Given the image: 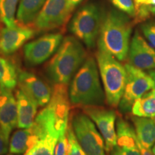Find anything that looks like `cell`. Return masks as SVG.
Wrapping results in <instances>:
<instances>
[{
	"instance_id": "4fadbf2b",
	"label": "cell",
	"mask_w": 155,
	"mask_h": 155,
	"mask_svg": "<svg viewBox=\"0 0 155 155\" xmlns=\"http://www.w3.org/2000/svg\"><path fill=\"white\" fill-rule=\"evenodd\" d=\"M36 33L32 27L17 25L13 28L0 29V55H10L17 52L23 45L33 38Z\"/></svg>"
},
{
	"instance_id": "2e32d148",
	"label": "cell",
	"mask_w": 155,
	"mask_h": 155,
	"mask_svg": "<svg viewBox=\"0 0 155 155\" xmlns=\"http://www.w3.org/2000/svg\"><path fill=\"white\" fill-rule=\"evenodd\" d=\"M17 127V101L11 90L0 87V127L6 138Z\"/></svg>"
},
{
	"instance_id": "7402d4cb",
	"label": "cell",
	"mask_w": 155,
	"mask_h": 155,
	"mask_svg": "<svg viewBox=\"0 0 155 155\" xmlns=\"http://www.w3.org/2000/svg\"><path fill=\"white\" fill-rule=\"evenodd\" d=\"M131 113L139 117L155 118V97L147 92L135 101L131 108Z\"/></svg>"
},
{
	"instance_id": "9c48e42d",
	"label": "cell",
	"mask_w": 155,
	"mask_h": 155,
	"mask_svg": "<svg viewBox=\"0 0 155 155\" xmlns=\"http://www.w3.org/2000/svg\"><path fill=\"white\" fill-rule=\"evenodd\" d=\"M63 40L61 32L44 35L27 43L24 47L25 61L30 66H35L48 61L57 51Z\"/></svg>"
},
{
	"instance_id": "d6986e66",
	"label": "cell",
	"mask_w": 155,
	"mask_h": 155,
	"mask_svg": "<svg viewBox=\"0 0 155 155\" xmlns=\"http://www.w3.org/2000/svg\"><path fill=\"white\" fill-rule=\"evenodd\" d=\"M137 138L147 149H151L155 144V118L131 117Z\"/></svg>"
},
{
	"instance_id": "d4e9b609",
	"label": "cell",
	"mask_w": 155,
	"mask_h": 155,
	"mask_svg": "<svg viewBox=\"0 0 155 155\" xmlns=\"http://www.w3.org/2000/svg\"><path fill=\"white\" fill-rule=\"evenodd\" d=\"M114 7L129 17H135L136 7L134 0H110Z\"/></svg>"
},
{
	"instance_id": "1f68e13d",
	"label": "cell",
	"mask_w": 155,
	"mask_h": 155,
	"mask_svg": "<svg viewBox=\"0 0 155 155\" xmlns=\"http://www.w3.org/2000/svg\"><path fill=\"white\" fill-rule=\"evenodd\" d=\"M137 144H138L139 149V150H140L141 155H154L152 153V150H150V149L145 148V147L143 146V145L141 144L140 142H139L138 140V138H137Z\"/></svg>"
},
{
	"instance_id": "f546056e",
	"label": "cell",
	"mask_w": 155,
	"mask_h": 155,
	"mask_svg": "<svg viewBox=\"0 0 155 155\" xmlns=\"http://www.w3.org/2000/svg\"><path fill=\"white\" fill-rule=\"evenodd\" d=\"M9 147V140L6 138L0 127V155L7 154Z\"/></svg>"
},
{
	"instance_id": "f1b7e54d",
	"label": "cell",
	"mask_w": 155,
	"mask_h": 155,
	"mask_svg": "<svg viewBox=\"0 0 155 155\" xmlns=\"http://www.w3.org/2000/svg\"><path fill=\"white\" fill-rule=\"evenodd\" d=\"M141 30L147 41L155 49V22H146L141 26Z\"/></svg>"
},
{
	"instance_id": "7a4b0ae2",
	"label": "cell",
	"mask_w": 155,
	"mask_h": 155,
	"mask_svg": "<svg viewBox=\"0 0 155 155\" xmlns=\"http://www.w3.org/2000/svg\"><path fill=\"white\" fill-rule=\"evenodd\" d=\"M71 101L67 85L55 84L50 101L38 114L34 121L40 139L50 134L59 137L69 124Z\"/></svg>"
},
{
	"instance_id": "ffe728a7",
	"label": "cell",
	"mask_w": 155,
	"mask_h": 155,
	"mask_svg": "<svg viewBox=\"0 0 155 155\" xmlns=\"http://www.w3.org/2000/svg\"><path fill=\"white\" fill-rule=\"evenodd\" d=\"M47 0H19L17 12V25L32 27ZM33 28V27H32Z\"/></svg>"
},
{
	"instance_id": "4dcf8cb0",
	"label": "cell",
	"mask_w": 155,
	"mask_h": 155,
	"mask_svg": "<svg viewBox=\"0 0 155 155\" xmlns=\"http://www.w3.org/2000/svg\"><path fill=\"white\" fill-rule=\"evenodd\" d=\"M135 7L140 5H155V0H134Z\"/></svg>"
},
{
	"instance_id": "83f0119b",
	"label": "cell",
	"mask_w": 155,
	"mask_h": 155,
	"mask_svg": "<svg viewBox=\"0 0 155 155\" xmlns=\"http://www.w3.org/2000/svg\"><path fill=\"white\" fill-rule=\"evenodd\" d=\"M68 130V129H67ZM70 144L67 131L58 138L55 147L54 155H68Z\"/></svg>"
},
{
	"instance_id": "e0dca14e",
	"label": "cell",
	"mask_w": 155,
	"mask_h": 155,
	"mask_svg": "<svg viewBox=\"0 0 155 155\" xmlns=\"http://www.w3.org/2000/svg\"><path fill=\"white\" fill-rule=\"evenodd\" d=\"M17 108V127L26 129L32 127L36 118L38 104L21 89L16 91Z\"/></svg>"
},
{
	"instance_id": "4316f807",
	"label": "cell",
	"mask_w": 155,
	"mask_h": 155,
	"mask_svg": "<svg viewBox=\"0 0 155 155\" xmlns=\"http://www.w3.org/2000/svg\"><path fill=\"white\" fill-rule=\"evenodd\" d=\"M150 15H155V5H140L136 7L135 22L146 20Z\"/></svg>"
},
{
	"instance_id": "5bb4252c",
	"label": "cell",
	"mask_w": 155,
	"mask_h": 155,
	"mask_svg": "<svg viewBox=\"0 0 155 155\" xmlns=\"http://www.w3.org/2000/svg\"><path fill=\"white\" fill-rule=\"evenodd\" d=\"M19 89L26 94L38 106H45L50 101L52 91L48 83L34 73L22 71L18 74Z\"/></svg>"
},
{
	"instance_id": "e575fe53",
	"label": "cell",
	"mask_w": 155,
	"mask_h": 155,
	"mask_svg": "<svg viewBox=\"0 0 155 155\" xmlns=\"http://www.w3.org/2000/svg\"><path fill=\"white\" fill-rule=\"evenodd\" d=\"M149 93H150V94H152V96H154L155 97V88H153L152 90H151L150 91H149Z\"/></svg>"
},
{
	"instance_id": "836d02e7",
	"label": "cell",
	"mask_w": 155,
	"mask_h": 155,
	"mask_svg": "<svg viewBox=\"0 0 155 155\" xmlns=\"http://www.w3.org/2000/svg\"><path fill=\"white\" fill-rule=\"evenodd\" d=\"M148 74L152 77V78L154 81V84H155V69H152V70H150L148 71Z\"/></svg>"
},
{
	"instance_id": "d590c367",
	"label": "cell",
	"mask_w": 155,
	"mask_h": 155,
	"mask_svg": "<svg viewBox=\"0 0 155 155\" xmlns=\"http://www.w3.org/2000/svg\"><path fill=\"white\" fill-rule=\"evenodd\" d=\"M152 152L153 154H154L155 155V144H154V146L152 147Z\"/></svg>"
},
{
	"instance_id": "d6a6232c",
	"label": "cell",
	"mask_w": 155,
	"mask_h": 155,
	"mask_svg": "<svg viewBox=\"0 0 155 155\" xmlns=\"http://www.w3.org/2000/svg\"><path fill=\"white\" fill-rule=\"evenodd\" d=\"M83 0H68V7L69 9L71 11V12L72 13V12L82 2Z\"/></svg>"
},
{
	"instance_id": "8d00e7d4",
	"label": "cell",
	"mask_w": 155,
	"mask_h": 155,
	"mask_svg": "<svg viewBox=\"0 0 155 155\" xmlns=\"http://www.w3.org/2000/svg\"><path fill=\"white\" fill-rule=\"evenodd\" d=\"M4 155H5V154H4ZM6 155H18V154H11V153H10L9 154H6Z\"/></svg>"
},
{
	"instance_id": "52a82bcc",
	"label": "cell",
	"mask_w": 155,
	"mask_h": 155,
	"mask_svg": "<svg viewBox=\"0 0 155 155\" xmlns=\"http://www.w3.org/2000/svg\"><path fill=\"white\" fill-rule=\"evenodd\" d=\"M70 123L79 144L87 155H106L105 141L94 122L86 114L71 116Z\"/></svg>"
},
{
	"instance_id": "74e56055",
	"label": "cell",
	"mask_w": 155,
	"mask_h": 155,
	"mask_svg": "<svg viewBox=\"0 0 155 155\" xmlns=\"http://www.w3.org/2000/svg\"><path fill=\"white\" fill-rule=\"evenodd\" d=\"M24 155H26V154H24Z\"/></svg>"
},
{
	"instance_id": "cb8c5ba5",
	"label": "cell",
	"mask_w": 155,
	"mask_h": 155,
	"mask_svg": "<svg viewBox=\"0 0 155 155\" xmlns=\"http://www.w3.org/2000/svg\"><path fill=\"white\" fill-rule=\"evenodd\" d=\"M59 137L47 134L39 139L26 155H54L55 147Z\"/></svg>"
},
{
	"instance_id": "3957f363",
	"label": "cell",
	"mask_w": 155,
	"mask_h": 155,
	"mask_svg": "<svg viewBox=\"0 0 155 155\" xmlns=\"http://www.w3.org/2000/svg\"><path fill=\"white\" fill-rule=\"evenodd\" d=\"M98 71L94 58H87L73 76L70 86L68 94L72 105L82 107L104 105L106 96Z\"/></svg>"
},
{
	"instance_id": "30bf717a",
	"label": "cell",
	"mask_w": 155,
	"mask_h": 155,
	"mask_svg": "<svg viewBox=\"0 0 155 155\" xmlns=\"http://www.w3.org/2000/svg\"><path fill=\"white\" fill-rule=\"evenodd\" d=\"M71 15L68 0H47L35 21L33 28L40 32L61 28Z\"/></svg>"
},
{
	"instance_id": "ac0fdd59",
	"label": "cell",
	"mask_w": 155,
	"mask_h": 155,
	"mask_svg": "<svg viewBox=\"0 0 155 155\" xmlns=\"http://www.w3.org/2000/svg\"><path fill=\"white\" fill-rule=\"evenodd\" d=\"M40 139L34 125L26 129H20L13 134L9 141V150L11 154H26Z\"/></svg>"
},
{
	"instance_id": "603a6c76",
	"label": "cell",
	"mask_w": 155,
	"mask_h": 155,
	"mask_svg": "<svg viewBox=\"0 0 155 155\" xmlns=\"http://www.w3.org/2000/svg\"><path fill=\"white\" fill-rule=\"evenodd\" d=\"M19 0H0V20L7 28L17 26L15 13Z\"/></svg>"
},
{
	"instance_id": "8fae6325",
	"label": "cell",
	"mask_w": 155,
	"mask_h": 155,
	"mask_svg": "<svg viewBox=\"0 0 155 155\" xmlns=\"http://www.w3.org/2000/svg\"><path fill=\"white\" fill-rule=\"evenodd\" d=\"M83 112L94 122L105 141L106 151L110 152L116 145L117 136L115 127L116 113L102 106H83Z\"/></svg>"
},
{
	"instance_id": "ba28073f",
	"label": "cell",
	"mask_w": 155,
	"mask_h": 155,
	"mask_svg": "<svg viewBox=\"0 0 155 155\" xmlns=\"http://www.w3.org/2000/svg\"><path fill=\"white\" fill-rule=\"evenodd\" d=\"M125 68L127 73V82L119 104V108L122 113L131 111L135 101L155 88L154 81L148 73L129 63L126 64Z\"/></svg>"
},
{
	"instance_id": "6da1fadb",
	"label": "cell",
	"mask_w": 155,
	"mask_h": 155,
	"mask_svg": "<svg viewBox=\"0 0 155 155\" xmlns=\"http://www.w3.org/2000/svg\"><path fill=\"white\" fill-rule=\"evenodd\" d=\"M132 23L125 13L111 9L104 13L97 45L98 50L111 54L119 61L127 58Z\"/></svg>"
},
{
	"instance_id": "9a60e30c",
	"label": "cell",
	"mask_w": 155,
	"mask_h": 155,
	"mask_svg": "<svg viewBox=\"0 0 155 155\" xmlns=\"http://www.w3.org/2000/svg\"><path fill=\"white\" fill-rule=\"evenodd\" d=\"M116 145L111 151V155H141L137 144L135 129L123 119L116 121Z\"/></svg>"
},
{
	"instance_id": "44dd1931",
	"label": "cell",
	"mask_w": 155,
	"mask_h": 155,
	"mask_svg": "<svg viewBox=\"0 0 155 155\" xmlns=\"http://www.w3.org/2000/svg\"><path fill=\"white\" fill-rule=\"evenodd\" d=\"M18 74L15 64L0 56V87L13 90L18 83Z\"/></svg>"
},
{
	"instance_id": "484cf974",
	"label": "cell",
	"mask_w": 155,
	"mask_h": 155,
	"mask_svg": "<svg viewBox=\"0 0 155 155\" xmlns=\"http://www.w3.org/2000/svg\"><path fill=\"white\" fill-rule=\"evenodd\" d=\"M67 133L70 144L68 155H87L85 151L81 147L80 144H79L78 141L71 123H69L68 124Z\"/></svg>"
},
{
	"instance_id": "5b68a950",
	"label": "cell",
	"mask_w": 155,
	"mask_h": 155,
	"mask_svg": "<svg viewBox=\"0 0 155 155\" xmlns=\"http://www.w3.org/2000/svg\"><path fill=\"white\" fill-rule=\"evenodd\" d=\"M96 61L106 102L111 107H118L127 82L125 65L111 54L101 50L96 53Z\"/></svg>"
},
{
	"instance_id": "7c38bea8",
	"label": "cell",
	"mask_w": 155,
	"mask_h": 155,
	"mask_svg": "<svg viewBox=\"0 0 155 155\" xmlns=\"http://www.w3.org/2000/svg\"><path fill=\"white\" fill-rule=\"evenodd\" d=\"M129 64L141 70L155 69V49L136 30L128 53Z\"/></svg>"
},
{
	"instance_id": "8992f818",
	"label": "cell",
	"mask_w": 155,
	"mask_h": 155,
	"mask_svg": "<svg viewBox=\"0 0 155 155\" xmlns=\"http://www.w3.org/2000/svg\"><path fill=\"white\" fill-rule=\"evenodd\" d=\"M104 12L97 4L91 2L83 6L73 15L69 25V30L74 37L94 48L98 40Z\"/></svg>"
},
{
	"instance_id": "277c9868",
	"label": "cell",
	"mask_w": 155,
	"mask_h": 155,
	"mask_svg": "<svg viewBox=\"0 0 155 155\" xmlns=\"http://www.w3.org/2000/svg\"><path fill=\"white\" fill-rule=\"evenodd\" d=\"M86 50L78 39L65 37L48 63L46 73L55 84L67 85L86 61Z\"/></svg>"
}]
</instances>
